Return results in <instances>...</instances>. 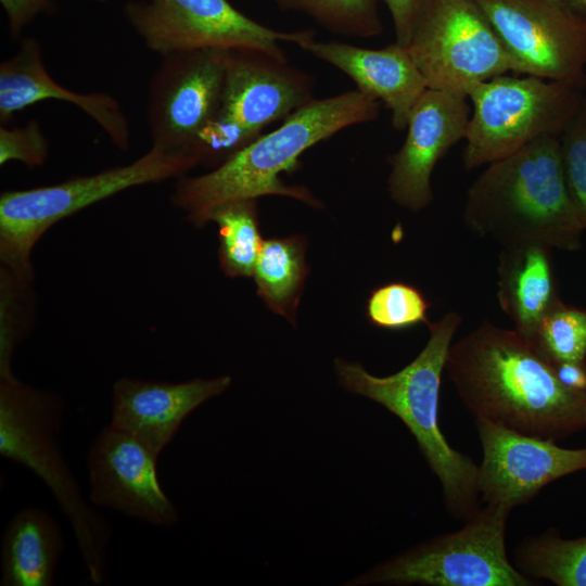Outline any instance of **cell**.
Returning a JSON list of instances; mask_svg holds the SVG:
<instances>
[{"instance_id":"obj_1","label":"cell","mask_w":586,"mask_h":586,"mask_svg":"<svg viewBox=\"0 0 586 586\" xmlns=\"http://www.w3.org/2000/svg\"><path fill=\"white\" fill-rule=\"evenodd\" d=\"M445 369L475 418L553 442L586 429V392L564 386L514 329L483 320L450 345Z\"/></svg>"},{"instance_id":"obj_2","label":"cell","mask_w":586,"mask_h":586,"mask_svg":"<svg viewBox=\"0 0 586 586\" xmlns=\"http://www.w3.org/2000/svg\"><path fill=\"white\" fill-rule=\"evenodd\" d=\"M379 113L380 102L358 89L314 99L213 170L180 179L170 201L195 226L206 225L211 211L220 204L265 195L289 196L320 207L309 190L285 184L279 175L293 169L307 149L345 128L372 122Z\"/></svg>"},{"instance_id":"obj_3","label":"cell","mask_w":586,"mask_h":586,"mask_svg":"<svg viewBox=\"0 0 586 586\" xmlns=\"http://www.w3.org/2000/svg\"><path fill=\"white\" fill-rule=\"evenodd\" d=\"M463 219L501 247L578 251L584 229L566 189L559 137H542L488 164L468 190Z\"/></svg>"},{"instance_id":"obj_4","label":"cell","mask_w":586,"mask_h":586,"mask_svg":"<svg viewBox=\"0 0 586 586\" xmlns=\"http://www.w3.org/2000/svg\"><path fill=\"white\" fill-rule=\"evenodd\" d=\"M461 322V315L454 310L430 322L423 349L394 374L377 377L343 358L334 360V368L343 388L380 404L402 420L438 479L448 512L467 520L481 508L479 466L449 445L438 424L442 373Z\"/></svg>"},{"instance_id":"obj_5","label":"cell","mask_w":586,"mask_h":586,"mask_svg":"<svg viewBox=\"0 0 586 586\" xmlns=\"http://www.w3.org/2000/svg\"><path fill=\"white\" fill-rule=\"evenodd\" d=\"M63 403L49 391L16 377L0 380V455L40 479L67 518L90 581L106 578L112 530L107 520L84 498L58 443Z\"/></svg>"},{"instance_id":"obj_6","label":"cell","mask_w":586,"mask_h":586,"mask_svg":"<svg viewBox=\"0 0 586 586\" xmlns=\"http://www.w3.org/2000/svg\"><path fill=\"white\" fill-rule=\"evenodd\" d=\"M196 165L188 155L151 145L148 152L127 165L53 186L1 193V267L34 277L33 249L54 224L129 188L180 178Z\"/></svg>"},{"instance_id":"obj_7","label":"cell","mask_w":586,"mask_h":586,"mask_svg":"<svg viewBox=\"0 0 586 586\" xmlns=\"http://www.w3.org/2000/svg\"><path fill=\"white\" fill-rule=\"evenodd\" d=\"M463 164L473 169L542 137H560L585 98V85L499 75L472 86Z\"/></svg>"},{"instance_id":"obj_8","label":"cell","mask_w":586,"mask_h":586,"mask_svg":"<svg viewBox=\"0 0 586 586\" xmlns=\"http://www.w3.org/2000/svg\"><path fill=\"white\" fill-rule=\"evenodd\" d=\"M511 510L487 505L458 531L426 540L345 585L531 586L508 559L506 524Z\"/></svg>"},{"instance_id":"obj_9","label":"cell","mask_w":586,"mask_h":586,"mask_svg":"<svg viewBox=\"0 0 586 586\" xmlns=\"http://www.w3.org/2000/svg\"><path fill=\"white\" fill-rule=\"evenodd\" d=\"M405 48L429 89L467 95L477 82L517 74L476 0H420Z\"/></svg>"},{"instance_id":"obj_10","label":"cell","mask_w":586,"mask_h":586,"mask_svg":"<svg viewBox=\"0 0 586 586\" xmlns=\"http://www.w3.org/2000/svg\"><path fill=\"white\" fill-rule=\"evenodd\" d=\"M124 15L144 44L160 55L253 49L286 58L281 42L300 47L314 38L311 30L280 31L264 26L228 0L130 1Z\"/></svg>"},{"instance_id":"obj_11","label":"cell","mask_w":586,"mask_h":586,"mask_svg":"<svg viewBox=\"0 0 586 586\" xmlns=\"http://www.w3.org/2000/svg\"><path fill=\"white\" fill-rule=\"evenodd\" d=\"M520 75L585 85L586 21L561 0H476Z\"/></svg>"},{"instance_id":"obj_12","label":"cell","mask_w":586,"mask_h":586,"mask_svg":"<svg viewBox=\"0 0 586 586\" xmlns=\"http://www.w3.org/2000/svg\"><path fill=\"white\" fill-rule=\"evenodd\" d=\"M161 56L149 84V132L152 145L184 154L219 111L224 50L183 51Z\"/></svg>"},{"instance_id":"obj_13","label":"cell","mask_w":586,"mask_h":586,"mask_svg":"<svg viewBox=\"0 0 586 586\" xmlns=\"http://www.w3.org/2000/svg\"><path fill=\"white\" fill-rule=\"evenodd\" d=\"M483 450L477 486L487 505L512 508L568 474L586 470V447L562 448L544 440L475 418Z\"/></svg>"},{"instance_id":"obj_14","label":"cell","mask_w":586,"mask_h":586,"mask_svg":"<svg viewBox=\"0 0 586 586\" xmlns=\"http://www.w3.org/2000/svg\"><path fill=\"white\" fill-rule=\"evenodd\" d=\"M158 458L128 433L103 426L87 457L91 502L151 525H175L179 512L160 483Z\"/></svg>"},{"instance_id":"obj_15","label":"cell","mask_w":586,"mask_h":586,"mask_svg":"<svg viewBox=\"0 0 586 586\" xmlns=\"http://www.w3.org/2000/svg\"><path fill=\"white\" fill-rule=\"evenodd\" d=\"M224 85L217 117L255 136L314 98L311 76L286 58L253 49L224 50Z\"/></svg>"},{"instance_id":"obj_16","label":"cell","mask_w":586,"mask_h":586,"mask_svg":"<svg viewBox=\"0 0 586 586\" xmlns=\"http://www.w3.org/2000/svg\"><path fill=\"white\" fill-rule=\"evenodd\" d=\"M464 94L428 89L412 109L400 149L388 157L387 189L402 207L419 212L433 200L437 162L466 138L470 110Z\"/></svg>"},{"instance_id":"obj_17","label":"cell","mask_w":586,"mask_h":586,"mask_svg":"<svg viewBox=\"0 0 586 586\" xmlns=\"http://www.w3.org/2000/svg\"><path fill=\"white\" fill-rule=\"evenodd\" d=\"M231 381L230 375L178 383L120 378L112 390L110 423L160 457L183 420L202 404L225 393Z\"/></svg>"},{"instance_id":"obj_18","label":"cell","mask_w":586,"mask_h":586,"mask_svg":"<svg viewBox=\"0 0 586 586\" xmlns=\"http://www.w3.org/2000/svg\"><path fill=\"white\" fill-rule=\"evenodd\" d=\"M62 100L87 114L120 151L130 144V127L117 99L106 92L79 93L62 87L46 68L38 40L25 38L0 64V120L44 100Z\"/></svg>"},{"instance_id":"obj_19","label":"cell","mask_w":586,"mask_h":586,"mask_svg":"<svg viewBox=\"0 0 586 586\" xmlns=\"http://www.w3.org/2000/svg\"><path fill=\"white\" fill-rule=\"evenodd\" d=\"M300 48L331 64L356 85V89L382 102L391 111L392 125L404 130L409 115L429 89L408 50L397 42L369 49L340 41L303 42Z\"/></svg>"},{"instance_id":"obj_20","label":"cell","mask_w":586,"mask_h":586,"mask_svg":"<svg viewBox=\"0 0 586 586\" xmlns=\"http://www.w3.org/2000/svg\"><path fill=\"white\" fill-rule=\"evenodd\" d=\"M497 275L501 309L532 342L542 320L561 301L551 249L533 243L501 247Z\"/></svg>"},{"instance_id":"obj_21","label":"cell","mask_w":586,"mask_h":586,"mask_svg":"<svg viewBox=\"0 0 586 586\" xmlns=\"http://www.w3.org/2000/svg\"><path fill=\"white\" fill-rule=\"evenodd\" d=\"M65 547L58 522L35 507L18 510L1 539V586H51Z\"/></svg>"},{"instance_id":"obj_22","label":"cell","mask_w":586,"mask_h":586,"mask_svg":"<svg viewBox=\"0 0 586 586\" xmlns=\"http://www.w3.org/2000/svg\"><path fill=\"white\" fill-rule=\"evenodd\" d=\"M307 273L305 243L300 237L264 240L253 278L258 296L270 310L294 322Z\"/></svg>"},{"instance_id":"obj_23","label":"cell","mask_w":586,"mask_h":586,"mask_svg":"<svg viewBox=\"0 0 586 586\" xmlns=\"http://www.w3.org/2000/svg\"><path fill=\"white\" fill-rule=\"evenodd\" d=\"M208 221L216 222L219 263L228 277H253L264 240L259 231L255 199L230 201L213 208Z\"/></svg>"},{"instance_id":"obj_24","label":"cell","mask_w":586,"mask_h":586,"mask_svg":"<svg viewBox=\"0 0 586 586\" xmlns=\"http://www.w3.org/2000/svg\"><path fill=\"white\" fill-rule=\"evenodd\" d=\"M517 568L527 577L559 586H586V536L564 539L555 531L522 542L515 549Z\"/></svg>"},{"instance_id":"obj_25","label":"cell","mask_w":586,"mask_h":586,"mask_svg":"<svg viewBox=\"0 0 586 586\" xmlns=\"http://www.w3.org/2000/svg\"><path fill=\"white\" fill-rule=\"evenodd\" d=\"M277 2L284 9L309 15L337 35L370 38L383 31L377 0H277Z\"/></svg>"},{"instance_id":"obj_26","label":"cell","mask_w":586,"mask_h":586,"mask_svg":"<svg viewBox=\"0 0 586 586\" xmlns=\"http://www.w3.org/2000/svg\"><path fill=\"white\" fill-rule=\"evenodd\" d=\"M33 278L1 267L0 380L15 377L12 356L29 329Z\"/></svg>"},{"instance_id":"obj_27","label":"cell","mask_w":586,"mask_h":586,"mask_svg":"<svg viewBox=\"0 0 586 586\" xmlns=\"http://www.w3.org/2000/svg\"><path fill=\"white\" fill-rule=\"evenodd\" d=\"M532 342L552 364L586 361V309L560 301L542 320Z\"/></svg>"},{"instance_id":"obj_28","label":"cell","mask_w":586,"mask_h":586,"mask_svg":"<svg viewBox=\"0 0 586 586\" xmlns=\"http://www.w3.org/2000/svg\"><path fill=\"white\" fill-rule=\"evenodd\" d=\"M429 301L415 285L390 282L373 290L367 301L369 321L387 330H404L420 323L429 324Z\"/></svg>"},{"instance_id":"obj_29","label":"cell","mask_w":586,"mask_h":586,"mask_svg":"<svg viewBox=\"0 0 586 586\" xmlns=\"http://www.w3.org/2000/svg\"><path fill=\"white\" fill-rule=\"evenodd\" d=\"M564 180L570 200L586 230V93L564 131L559 137Z\"/></svg>"},{"instance_id":"obj_30","label":"cell","mask_w":586,"mask_h":586,"mask_svg":"<svg viewBox=\"0 0 586 586\" xmlns=\"http://www.w3.org/2000/svg\"><path fill=\"white\" fill-rule=\"evenodd\" d=\"M49 142L40 125L29 120L22 127H0V165L18 161L34 168L48 158Z\"/></svg>"},{"instance_id":"obj_31","label":"cell","mask_w":586,"mask_h":586,"mask_svg":"<svg viewBox=\"0 0 586 586\" xmlns=\"http://www.w3.org/2000/svg\"><path fill=\"white\" fill-rule=\"evenodd\" d=\"M0 2L7 13L12 37H17L37 15L49 13L54 7L52 0H0Z\"/></svg>"},{"instance_id":"obj_32","label":"cell","mask_w":586,"mask_h":586,"mask_svg":"<svg viewBox=\"0 0 586 586\" xmlns=\"http://www.w3.org/2000/svg\"><path fill=\"white\" fill-rule=\"evenodd\" d=\"M387 8L394 24L396 41L406 46L415 12L420 0H381Z\"/></svg>"},{"instance_id":"obj_33","label":"cell","mask_w":586,"mask_h":586,"mask_svg":"<svg viewBox=\"0 0 586 586\" xmlns=\"http://www.w3.org/2000/svg\"><path fill=\"white\" fill-rule=\"evenodd\" d=\"M559 381L573 391L586 392V361L552 364Z\"/></svg>"},{"instance_id":"obj_34","label":"cell","mask_w":586,"mask_h":586,"mask_svg":"<svg viewBox=\"0 0 586 586\" xmlns=\"http://www.w3.org/2000/svg\"><path fill=\"white\" fill-rule=\"evenodd\" d=\"M572 12L586 21V0H561Z\"/></svg>"},{"instance_id":"obj_35","label":"cell","mask_w":586,"mask_h":586,"mask_svg":"<svg viewBox=\"0 0 586 586\" xmlns=\"http://www.w3.org/2000/svg\"><path fill=\"white\" fill-rule=\"evenodd\" d=\"M585 93H586V76H585Z\"/></svg>"},{"instance_id":"obj_36","label":"cell","mask_w":586,"mask_h":586,"mask_svg":"<svg viewBox=\"0 0 586 586\" xmlns=\"http://www.w3.org/2000/svg\"><path fill=\"white\" fill-rule=\"evenodd\" d=\"M99 1H103V0H99Z\"/></svg>"}]
</instances>
